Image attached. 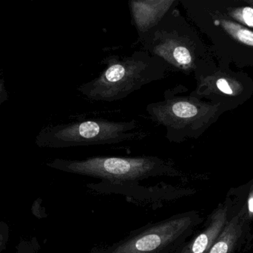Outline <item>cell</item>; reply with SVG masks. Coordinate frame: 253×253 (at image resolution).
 <instances>
[{
	"mask_svg": "<svg viewBox=\"0 0 253 253\" xmlns=\"http://www.w3.org/2000/svg\"><path fill=\"white\" fill-rule=\"evenodd\" d=\"M105 68L97 77L79 86L88 100L114 102L125 99L143 86L165 78L170 71L164 61L143 50L130 55H110L102 59Z\"/></svg>",
	"mask_w": 253,
	"mask_h": 253,
	"instance_id": "6da1fadb",
	"label": "cell"
},
{
	"mask_svg": "<svg viewBox=\"0 0 253 253\" xmlns=\"http://www.w3.org/2000/svg\"><path fill=\"white\" fill-rule=\"evenodd\" d=\"M147 135L134 120L90 119L46 126L37 135L36 143L40 147L69 148L141 141Z\"/></svg>",
	"mask_w": 253,
	"mask_h": 253,
	"instance_id": "7a4b0ae2",
	"label": "cell"
},
{
	"mask_svg": "<svg viewBox=\"0 0 253 253\" xmlns=\"http://www.w3.org/2000/svg\"><path fill=\"white\" fill-rule=\"evenodd\" d=\"M220 25L229 35L242 44L253 47V31L245 28L242 25L227 19H218L214 22Z\"/></svg>",
	"mask_w": 253,
	"mask_h": 253,
	"instance_id": "30bf717a",
	"label": "cell"
},
{
	"mask_svg": "<svg viewBox=\"0 0 253 253\" xmlns=\"http://www.w3.org/2000/svg\"><path fill=\"white\" fill-rule=\"evenodd\" d=\"M141 50L162 59L170 71L189 74L199 68V43L176 7L138 40Z\"/></svg>",
	"mask_w": 253,
	"mask_h": 253,
	"instance_id": "3957f363",
	"label": "cell"
},
{
	"mask_svg": "<svg viewBox=\"0 0 253 253\" xmlns=\"http://www.w3.org/2000/svg\"><path fill=\"white\" fill-rule=\"evenodd\" d=\"M242 235V225L239 217L228 221L221 234L207 253H231Z\"/></svg>",
	"mask_w": 253,
	"mask_h": 253,
	"instance_id": "9c48e42d",
	"label": "cell"
},
{
	"mask_svg": "<svg viewBox=\"0 0 253 253\" xmlns=\"http://www.w3.org/2000/svg\"><path fill=\"white\" fill-rule=\"evenodd\" d=\"M179 3L178 0H130L128 1L132 25L136 30L138 40L154 28Z\"/></svg>",
	"mask_w": 253,
	"mask_h": 253,
	"instance_id": "52a82bcc",
	"label": "cell"
},
{
	"mask_svg": "<svg viewBox=\"0 0 253 253\" xmlns=\"http://www.w3.org/2000/svg\"><path fill=\"white\" fill-rule=\"evenodd\" d=\"M52 165L65 172L114 184L132 183L151 177H176L181 174L173 163L156 156H97L84 160H56Z\"/></svg>",
	"mask_w": 253,
	"mask_h": 253,
	"instance_id": "277c9868",
	"label": "cell"
},
{
	"mask_svg": "<svg viewBox=\"0 0 253 253\" xmlns=\"http://www.w3.org/2000/svg\"><path fill=\"white\" fill-rule=\"evenodd\" d=\"M246 2L249 3L250 4L253 6V0H246Z\"/></svg>",
	"mask_w": 253,
	"mask_h": 253,
	"instance_id": "5bb4252c",
	"label": "cell"
},
{
	"mask_svg": "<svg viewBox=\"0 0 253 253\" xmlns=\"http://www.w3.org/2000/svg\"><path fill=\"white\" fill-rule=\"evenodd\" d=\"M227 221V211L224 208L216 209L211 215L208 225L190 242H184L175 253H207L215 243Z\"/></svg>",
	"mask_w": 253,
	"mask_h": 253,
	"instance_id": "ba28073f",
	"label": "cell"
},
{
	"mask_svg": "<svg viewBox=\"0 0 253 253\" xmlns=\"http://www.w3.org/2000/svg\"><path fill=\"white\" fill-rule=\"evenodd\" d=\"M7 93L6 91L5 86H4V81L3 80L2 76L0 73V99L4 102L7 100Z\"/></svg>",
	"mask_w": 253,
	"mask_h": 253,
	"instance_id": "4fadbf2b",
	"label": "cell"
},
{
	"mask_svg": "<svg viewBox=\"0 0 253 253\" xmlns=\"http://www.w3.org/2000/svg\"><path fill=\"white\" fill-rule=\"evenodd\" d=\"M230 16L238 22L253 28V7H239L229 10Z\"/></svg>",
	"mask_w": 253,
	"mask_h": 253,
	"instance_id": "8fae6325",
	"label": "cell"
},
{
	"mask_svg": "<svg viewBox=\"0 0 253 253\" xmlns=\"http://www.w3.org/2000/svg\"><path fill=\"white\" fill-rule=\"evenodd\" d=\"M176 85L165 91L163 100L151 102L146 111L152 121L164 126L169 142L181 144L189 138H198L208 126L213 110L194 94L182 96L185 89Z\"/></svg>",
	"mask_w": 253,
	"mask_h": 253,
	"instance_id": "5b68a950",
	"label": "cell"
},
{
	"mask_svg": "<svg viewBox=\"0 0 253 253\" xmlns=\"http://www.w3.org/2000/svg\"><path fill=\"white\" fill-rule=\"evenodd\" d=\"M194 212L172 215L135 230L120 242L93 253H175L199 224Z\"/></svg>",
	"mask_w": 253,
	"mask_h": 253,
	"instance_id": "8992f818",
	"label": "cell"
},
{
	"mask_svg": "<svg viewBox=\"0 0 253 253\" xmlns=\"http://www.w3.org/2000/svg\"><path fill=\"white\" fill-rule=\"evenodd\" d=\"M215 84L217 89H218L220 92H222V93L228 95H234L233 88L230 86L228 80H226L225 78L218 79V80H216V81H215Z\"/></svg>",
	"mask_w": 253,
	"mask_h": 253,
	"instance_id": "7c38bea8",
	"label": "cell"
},
{
	"mask_svg": "<svg viewBox=\"0 0 253 253\" xmlns=\"http://www.w3.org/2000/svg\"><path fill=\"white\" fill-rule=\"evenodd\" d=\"M2 102H3V101H1V99H0V104L2 103Z\"/></svg>",
	"mask_w": 253,
	"mask_h": 253,
	"instance_id": "9a60e30c",
	"label": "cell"
}]
</instances>
